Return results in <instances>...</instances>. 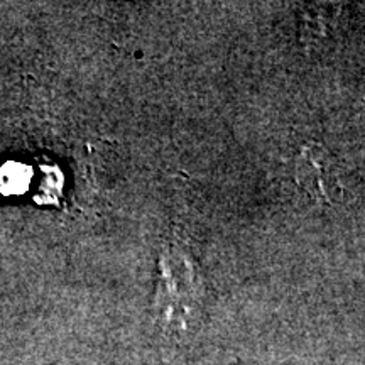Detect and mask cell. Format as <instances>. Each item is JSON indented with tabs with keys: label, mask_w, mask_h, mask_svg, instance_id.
<instances>
[{
	"label": "cell",
	"mask_w": 365,
	"mask_h": 365,
	"mask_svg": "<svg viewBox=\"0 0 365 365\" xmlns=\"http://www.w3.org/2000/svg\"><path fill=\"white\" fill-rule=\"evenodd\" d=\"M294 175L301 188L319 203L339 202L344 193L339 164L333 154L318 143H308L301 148L296 158Z\"/></svg>",
	"instance_id": "1"
}]
</instances>
